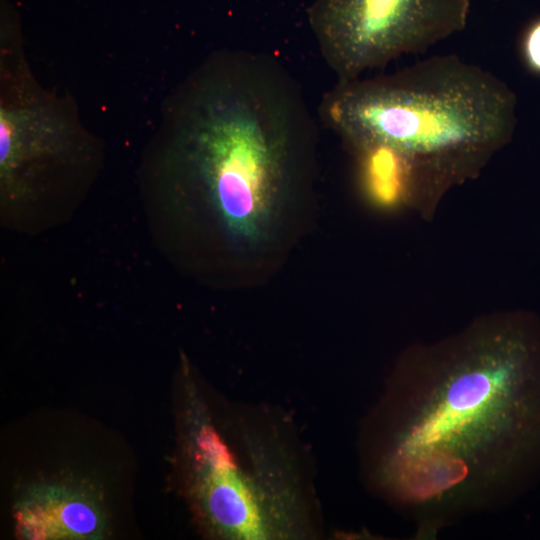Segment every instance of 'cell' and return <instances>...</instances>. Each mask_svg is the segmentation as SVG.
Listing matches in <instances>:
<instances>
[{
  "label": "cell",
  "mask_w": 540,
  "mask_h": 540,
  "mask_svg": "<svg viewBox=\"0 0 540 540\" xmlns=\"http://www.w3.org/2000/svg\"><path fill=\"white\" fill-rule=\"evenodd\" d=\"M519 53L526 69L540 76V17L530 21L519 40Z\"/></svg>",
  "instance_id": "8"
},
{
  "label": "cell",
  "mask_w": 540,
  "mask_h": 540,
  "mask_svg": "<svg viewBox=\"0 0 540 540\" xmlns=\"http://www.w3.org/2000/svg\"><path fill=\"white\" fill-rule=\"evenodd\" d=\"M491 1H501V0H491Z\"/></svg>",
  "instance_id": "9"
},
{
  "label": "cell",
  "mask_w": 540,
  "mask_h": 540,
  "mask_svg": "<svg viewBox=\"0 0 540 540\" xmlns=\"http://www.w3.org/2000/svg\"><path fill=\"white\" fill-rule=\"evenodd\" d=\"M186 437L189 491L214 535L233 540H303L322 535L308 449L288 417L240 403L217 423L190 398Z\"/></svg>",
  "instance_id": "4"
},
{
  "label": "cell",
  "mask_w": 540,
  "mask_h": 540,
  "mask_svg": "<svg viewBox=\"0 0 540 540\" xmlns=\"http://www.w3.org/2000/svg\"><path fill=\"white\" fill-rule=\"evenodd\" d=\"M469 0H313L308 22L337 82L404 55L424 53L465 30Z\"/></svg>",
  "instance_id": "5"
},
{
  "label": "cell",
  "mask_w": 540,
  "mask_h": 540,
  "mask_svg": "<svg viewBox=\"0 0 540 540\" xmlns=\"http://www.w3.org/2000/svg\"><path fill=\"white\" fill-rule=\"evenodd\" d=\"M355 148L362 157L365 187L371 197L384 205L397 201L410 184L414 173L425 169L401 151L381 143H368Z\"/></svg>",
  "instance_id": "7"
},
{
  "label": "cell",
  "mask_w": 540,
  "mask_h": 540,
  "mask_svg": "<svg viewBox=\"0 0 540 540\" xmlns=\"http://www.w3.org/2000/svg\"><path fill=\"white\" fill-rule=\"evenodd\" d=\"M318 115L351 146L386 144L428 170L458 175L511 140L517 96L491 71L443 54L337 82Z\"/></svg>",
  "instance_id": "3"
},
{
  "label": "cell",
  "mask_w": 540,
  "mask_h": 540,
  "mask_svg": "<svg viewBox=\"0 0 540 540\" xmlns=\"http://www.w3.org/2000/svg\"><path fill=\"white\" fill-rule=\"evenodd\" d=\"M159 132L179 180L230 234L254 243L303 180L316 121L277 58L227 49L211 53L177 86Z\"/></svg>",
  "instance_id": "2"
},
{
  "label": "cell",
  "mask_w": 540,
  "mask_h": 540,
  "mask_svg": "<svg viewBox=\"0 0 540 540\" xmlns=\"http://www.w3.org/2000/svg\"><path fill=\"white\" fill-rule=\"evenodd\" d=\"M425 360L390 376L359 450L369 490L431 539L540 482V326L516 317Z\"/></svg>",
  "instance_id": "1"
},
{
  "label": "cell",
  "mask_w": 540,
  "mask_h": 540,
  "mask_svg": "<svg viewBox=\"0 0 540 540\" xmlns=\"http://www.w3.org/2000/svg\"><path fill=\"white\" fill-rule=\"evenodd\" d=\"M14 516L20 536L27 539H93L104 530L96 501L83 491L62 486L35 489Z\"/></svg>",
  "instance_id": "6"
}]
</instances>
